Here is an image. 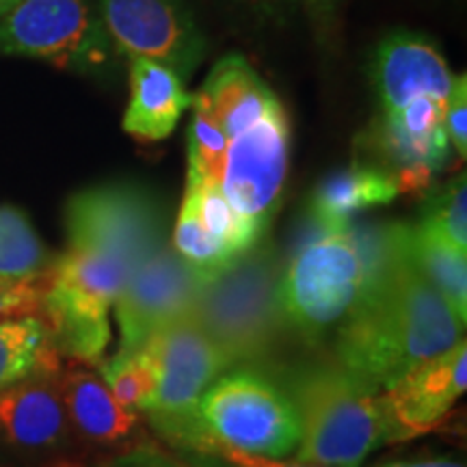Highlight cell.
I'll use <instances>...</instances> for the list:
<instances>
[{
    "label": "cell",
    "instance_id": "6da1fadb",
    "mask_svg": "<svg viewBox=\"0 0 467 467\" xmlns=\"http://www.w3.org/2000/svg\"><path fill=\"white\" fill-rule=\"evenodd\" d=\"M463 327L402 251L383 277L364 284L337 327L336 355L347 375L379 394L459 344Z\"/></svg>",
    "mask_w": 467,
    "mask_h": 467
},
{
    "label": "cell",
    "instance_id": "30bf717a",
    "mask_svg": "<svg viewBox=\"0 0 467 467\" xmlns=\"http://www.w3.org/2000/svg\"><path fill=\"white\" fill-rule=\"evenodd\" d=\"M290 121L284 104L227 143L221 191L262 241L284 200Z\"/></svg>",
    "mask_w": 467,
    "mask_h": 467
},
{
    "label": "cell",
    "instance_id": "5bb4252c",
    "mask_svg": "<svg viewBox=\"0 0 467 467\" xmlns=\"http://www.w3.org/2000/svg\"><path fill=\"white\" fill-rule=\"evenodd\" d=\"M454 78L437 46L422 35L396 33L379 44L372 80L383 113H394L416 98L448 102Z\"/></svg>",
    "mask_w": 467,
    "mask_h": 467
},
{
    "label": "cell",
    "instance_id": "83f0119b",
    "mask_svg": "<svg viewBox=\"0 0 467 467\" xmlns=\"http://www.w3.org/2000/svg\"><path fill=\"white\" fill-rule=\"evenodd\" d=\"M182 451L191 454H203V457L219 459L230 467H318V465L301 463V461L268 459V457H260V454L236 451V448L227 446V443L219 441L217 437L210 435L203 426H200V429L195 431V435L186 441Z\"/></svg>",
    "mask_w": 467,
    "mask_h": 467
},
{
    "label": "cell",
    "instance_id": "4dcf8cb0",
    "mask_svg": "<svg viewBox=\"0 0 467 467\" xmlns=\"http://www.w3.org/2000/svg\"><path fill=\"white\" fill-rule=\"evenodd\" d=\"M241 3L262 16H284L296 0H241Z\"/></svg>",
    "mask_w": 467,
    "mask_h": 467
},
{
    "label": "cell",
    "instance_id": "8fae6325",
    "mask_svg": "<svg viewBox=\"0 0 467 467\" xmlns=\"http://www.w3.org/2000/svg\"><path fill=\"white\" fill-rule=\"evenodd\" d=\"M117 50L162 63L180 76L202 63L206 42L180 0H98Z\"/></svg>",
    "mask_w": 467,
    "mask_h": 467
},
{
    "label": "cell",
    "instance_id": "277c9868",
    "mask_svg": "<svg viewBox=\"0 0 467 467\" xmlns=\"http://www.w3.org/2000/svg\"><path fill=\"white\" fill-rule=\"evenodd\" d=\"M277 260L271 249H251L217 279L203 284L195 318L230 366L258 359L284 325L277 303Z\"/></svg>",
    "mask_w": 467,
    "mask_h": 467
},
{
    "label": "cell",
    "instance_id": "8992f818",
    "mask_svg": "<svg viewBox=\"0 0 467 467\" xmlns=\"http://www.w3.org/2000/svg\"><path fill=\"white\" fill-rule=\"evenodd\" d=\"M143 347L156 368V392L145 411L156 431L182 451L202 426L197 418L202 394L232 366L195 312L162 327Z\"/></svg>",
    "mask_w": 467,
    "mask_h": 467
},
{
    "label": "cell",
    "instance_id": "ba28073f",
    "mask_svg": "<svg viewBox=\"0 0 467 467\" xmlns=\"http://www.w3.org/2000/svg\"><path fill=\"white\" fill-rule=\"evenodd\" d=\"M67 247L119 255L134 271L167 244L161 203L132 184H107L76 192L66 208Z\"/></svg>",
    "mask_w": 467,
    "mask_h": 467
},
{
    "label": "cell",
    "instance_id": "ffe728a7",
    "mask_svg": "<svg viewBox=\"0 0 467 467\" xmlns=\"http://www.w3.org/2000/svg\"><path fill=\"white\" fill-rule=\"evenodd\" d=\"M402 251L413 268L443 296L461 323L467 318V258L426 232L422 225H402Z\"/></svg>",
    "mask_w": 467,
    "mask_h": 467
},
{
    "label": "cell",
    "instance_id": "44dd1931",
    "mask_svg": "<svg viewBox=\"0 0 467 467\" xmlns=\"http://www.w3.org/2000/svg\"><path fill=\"white\" fill-rule=\"evenodd\" d=\"M58 353L44 312L20 314L0 323V389L35 372H57Z\"/></svg>",
    "mask_w": 467,
    "mask_h": 467
},
{
    "label": "cell",
    "instance_id": "52a82bcc",
    "mask_svg": "<svg viewBox=\"0 0 467 467\" xmlns=\"http://www.w3.org/2000/svg\"><path fill=\"white\" fill-rule=\"evenodd\" d=\"M197 418L219 441L268 459H285L301 440L299 413L290 396L249 370L210 385L197 402Z\"/></svg>",
    "mask_w": 467,
    "mask_h": 467
},
{
    "label": "cell",
    "instance_id": "ac0fdd59",
    "mask_svg": "<svg viewBox=\"0 0 467 467\" xmlns=\"http://www.w3.org/2000/svg\"><path fill=\"white\" fill-rule=\"evenodd\" d=\"M399 192L392 173L359 159L342 171L327 175L317 186L309 200L307 217L327 234L344 232L355 213L385 206L394 202Z\"/></svg>",
    "mask_w": 467,
    "mask_h": 467
},
{
    "label": "cell",
    "instance_id": "4316f807",
    "mask_svg": "<svg viewBox=\"0 0 467 467\" xmlns=\"http://www.w3.org/2000/svg\"><path fill=\"white\" fill-rule=\"evenodd\" d=\"M420 225L452 247L459 254L467 251V184L465 173L454 178L441 189L433 191L426 200Z\"/></svg>",
    "mask_w": 467,
    "mask_h": 467
},
{
    "label": "cell",
    "instance_id": "9a60e30c",
    "mask_svg": "<svg viewBox=\"0 0 467 467\" xmlns=\"http://www.w3.org/2000/svg\"><path fill=\"white\" fill-rule=\"evenodd\" d=\"M69 418L57 372H35L0 389V440L28 452L63 446Z\"/></svg>",
    "mask_w": 467,
    "mask_h": 467
},
{
    "label": "cell",
    "instance_id": "d6986e66",
    "mask_svg": "<svg viewBox=\"0 0 467 467\" xmlns=\"http://www.w3.org/2000/svg\"><path fill=\"white\" fill-rule=\"evenodd\" d=\"M67 418L85 435L98 443L124 441L137 429L139 416L121 407L96 372L85 366H72L58 379Z\"/></svg>",
    "mask_w": 467,
    "mask_h": 467
},
{
    "label": "cell",
    "instance_id": "d6a6232c",
    "mask_svg": "<svg viewBox=\"0 0 467 467\" xmlns=\"http://www.w3.org/2000/svg\"><path fill=\"white\" fill-rule=\"evenodd\" d=\"M299 3L309 11V14L317 17L318 22L329 20L336 9V0H299Z\"/></svg>",
    "mask_w": 467,
    "mask_h": 467
},
{
    "label": "cell",
    "instance_id": "836d02e7",
    "mask_svg": "<svg viewBox=\"0 0 467 467\" xmlns=\"http://www.w3.org/2000/svg\"><path fill=\"white\" fill-rule=\"evenodd\" d=\"M20 3V0H0V16H5L7 11L14 7V5Z\"/></svg>",
    "mask_w": 467,
    "mask_h": 467
},
{
    "label": "cell",
    "instance_id": "2e32d148",
    "mask_svg": "<svg viewBox=\"0 0 467 467\" xmlns=\"http://www.w3.org/2000/svg\"><path fill=\"white\" fill-rule=\"evenodd\" d=\"M191 104L192 96L178 72L150 58L130 57V102L124 113L128 134L143 141H162Z\"/></svg>",
    "mask_w": 467,
    "mask_h": 467
},
{
    "label": "cell",
    "instance_id": "7402d4cb",
    "mask_svg": "<svg viewBox=\"0 0 467 467\" xmlns=\"http://www.w3.org/2000/svg\"><path fill=\"white\" fill-rule=\"evenodd\" d=\"M48 271V251L22 210L0 206V279L26 282Z\"/></svg>",
    "mask_w": 467,
    "mask_h": 467
},
{
    "label": "cell",
    "instance_id": "1f68e13d",
    "mask_svg": "<svg viewBox=\"0 0 467 467\" xmlns=\"http://www.w3.org/2000/svg\"><path fill=\"white\" fill-rule=\"evenodd\" d=\"M381 467H465L463 463L446 457H426V459H405V461H392Z\"/></svg>",
    "mask_w": 467,
    "mask_h": 467
},
{
    "label": "cell",
    "instance_id": "484cf974",
    "mask_svg": "<svg viewBox=\"0 0 467 467\" xmlns=\"http://www.w3.org/2000/svg\"><path fill=\"white\" fill-rule=\"evenodd\" d=\"M100 379L121 407L145 411L156 392V368L148 348L119 350L100 364Z\"/></svg>",
    "mask_w": 467,
    "mask_h": 467
},
{
    "label": "cell",
    "instance_id": "cb8c5ba5",
    "mask_svg": "<svg viewBox=\"0 0 467 467\" xmlns=\"http://www.w3.org/2000/svg\"><path fill=\"white\" fill-rule=\"evenodd\" d=\"M186 191L195 200L203 227L217 238L232 258H241L247 251L258 247V234L232 208L219 184L186 182Z\"/></svg>",
    "mask_w": 467,
    "mask_h": 467
},
{
    "label": "cell",
    "instance_id": "3957f363",
    "mask_svg": "<svg viewBox=\"0 0 467 467\" xmlns=\"http://www.w3.org/2000/svg\"><path fill=\"white\" fill-rule=\"evenodd\" d=\"M134 268L107 251L67 247L44 275L42 309L58 355L80 364L102 359L110 342L109 312Z\"/></svg>",
    "mask_w": 467,
    "mask_h": 467
},
{
    "label": "cell",
    "instance_id": "f1b7e54d",
    "mask_svg": "<svg viewBox=\"0 0 467 467\" xmlns=\"http://www.w3.org/2000/svg\"><path fill=\"white\" fill-rule=\"evenodd\" d=\"M100 467H225L213 457H180V454L161 451L156 446L134 448V451L119 454Z\"/></svg>",
    "mask_w": 467,
    "mask_h": 467
},
{
    "label": "cell",
    "instance_id": "4fadbf2b",
    "mask_svg": "<svg viewBox=\"0 0 467 467\" xmlns=\"http://www.w3.org/2000/svg\"><path fill=\"white\" fill-rule=\"evenodd\" d=\"M465 388L467 344L461 340L446 353L413 368L407 377L379 396L385 418V443L429 433L459 400Z\"/></svg>",
    "mask_w": 467,
    "mask_h": 467
},
{
    "label": "cell",
    "instance_id": "603a6c76",
    "mask_svg": "<svg viewBox=\"0 0 467 467\" xmlns=\"http://www.w3.org/2000/svg\"><path fill=\"white\" fill-rule=\"evenodd\" d=\"M173 249L192 271L200 275L203 284L217 279L221 273L227 271L238 258H232L227 251L221 247L217 238L203 227L200 214H197L195 200L189 191L184 192L182 208H180L178 221L173 230Z\"/></svg>",
    "mask_w": 467,
    "mask_h": 467
},
{
    "label": "cell",
    "instance_id": "5b68a950",
    "mask_svg": "<svg viewBox=\"0 0 467 467\" xmlns=\"http://www.w3.org/2000/svg\"><path fill=\"white\" fill-rule=\"evenodd\" d=\"M364 288L361 260L348 232L325 234L295 251L279 277L277 303L284 325L309 342L344 323Z\"/></svg>",
    "mask_w": 467,
    "mask_h": 467
},
{
    "label": "cell",
    "instance_id": "7a4b0ae2",
    "mask_svg": "<svg viewBox=\"0 0 467 467\" xmlns=\"http://www.w3.org/2000/svg\"><path fill=\"white\" fill-rule=\"evenodd\" d=\"M301 422L296 459L318 467H361L385 443L381 399L342 368H314L292 383Z\"/></svg>",
    "mask_w": 467,
    "mask_h": 467
},
{
    "label": "cell",
    "instance_id": "e0dca14e",
    "mask_svg": "<svg viewBox=\"0 0 467 467\" xmlns=\"http://www.w3.org/2000/svg\"><path fill=\"white\" fill-rule=\"evenodd\" d=\"M197 96L217 119L227 141L258 124L262 117L282 104L275 91L241 55L221 58Z\"/></svg>",
    "mask_w": 467,
    "mask_h": 467
},
{
    "label": "cell",
    "instance_id": "f546056e",
    "mask_svg": "<svg viewBox=\"0 0 467 467\" xmlns=\"http://www.w3.org/2000/svg\"><path fill=\"white\" fill-rule=\"evenodd\" d=\"M443 130L448 141L454 145L461 159L467 154V78L461 74L454 78L452 91L448 96L446 113H443Z\"/></svg>",
    "mask_w": 467,
    "mask_h": 467
},
{
    "label": "cell",
    "instance_id": "d4e9b609",
    "mask_svg": "<svg viewBox=\"0 0 467 467\" xmlns=\"http://www.w3.org/2000/svg\"><path fill=\"white\" fill-rule=\"evenodd\" d=\"M189 126V175L186 182L219 184L223 178L227 137L200 96H192Z\"/></svg>",
    "mask_w": 467,
    "mask_h": 467
},
{
    "label": "cell",
    "instance_id": "7c38bea8",
    "mask_svg": "<svg viewBox=\"0 0 467 467\" xmlns=\"http://www.w3.org/2000/svg\"><path fill=\"white\" fill-rule=\"evenodd\" d=\"M203 282L171 244L151 254L128 279L115 301L119 350H137L156 331L195 312Z\"/></svg>",
    "mask_w": 467,
    "mask_h": 467
},
{
    "label": "cell",
    "instance_id": "9c48e42d",
    "mask_svg": "<svg viewBox=\"0 0 467 467\" xmlns=\"http://www.w3.org/2000/svg\"><path fill=\"white\" fill-rule=\"evenodd\" d=\"M113 50L89 0H20L0 20V55L46 58L61 67H98Z\"/></svg>",
    "mask_w": 467,
    "mask_h": 467
}]
</instances>
